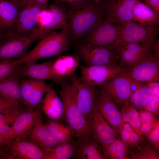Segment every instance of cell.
<instances>
[{"mask_svg":"<svg viewBox=\"0 0 159 159\" xmlns=\"http://www.w3.org/2000/svg\"><path fill=\"white\" fill-rule=\"evenodd\" d=\"M153 95L152 89L147 84H145L131 96L128 104L140 110L149 103Z\"/></svg>","mask_w":159,"mask_h":159,"instance_id":"4dcf8cb0","label":"cell"},{"mask_svg":"<svg viewBox=\"0 0 159 159\" xmlns=\"http://www.w3.org/2000/svg\"><path fill=\"white\" fill-rule=\"evenodd\" d=\"M139 112L141 124L155 122L158 121L155 115L150 112L141 110Z\"/></svg>","mask_w":159,"mask_h":159,"instance_id":"ab89813d","label":"cell"},{"mask_svg":"<svg viewBox=\"0 0 159 159\" xmlns=\"http://www.w3.org/2000/svg\"><path fill=\"white\" fill-rule=\"evenodd\" d=\"M87 121L90 135L102 147L117 139L114 130L94 106Z\"/></svg>","mask_w":159,"mask_h":159,"instance_id":"2e32d148","label":"cell"},{"mask_svg":"<svg viewBox=\"0 0 159 159\" xmlns=\"http://www.w3.org/2000/svg\"><path fill=\"white\" fill-rule=\"evenodd\" d=\"M143 0V1H145L147 0Z\"/></svg>","mask_w":159,"mask_h":159,"instance_id":"9f6ffc18","label":"cell"},{"mask_svg":"<svg viewBox=\"0 0 159 159\" xmlns=\"http://www.w3.org/2000/svg\"><path fill=\"white\" fill-rule=\"evenodd\" d=\"M57 3H66L68 4L75 5L81 3L86 0H55Z\"/></svg>","mask_w":159,"mask_h":159,"instance_id":"c3c4849f","label":"cell"},{"mask_svg":"<svg viewBox=\"0 0 159 159\" xmlns=\"http://www.w3.org/2000/svg\"><path fill=\"white\" fill-rule=\"evenodd\" d=\"M0 133L8 138L10 140L13 139V133L10 125L0 123Z\"/></svg>","mask_w":159,"mask_h":159,"instance_id":"7bdbcfd3","label":"cell"},{"mask_svg":"<svg viewBox=\"0 0 159 159\" xmlns=\"http://www.w3.org/2000/svg\"><path fill=\"white\" fill-rule=\"evenodd\" d=\"M130 83V87L131 96L135 93L139 88L144 85L143 83L135 80L128 77Z\"/></svg>","mask_w":159,"mask_h":159,"instance_id":"f6af8a7d","label":"cell"},{"mask_svg":"<svg viewBox=\"0 0 159 159\" xmlns=\"http://www.w3.org/2000/svg\"><path fill=\"white\" fill-rule=\"evenodd\" d=\"M147 139L151 144L159 150V123L149 133Z\"/></svg>","mask_w":159,"mask_h":159,"instance_id":"f35d334b","label":"cell"},{"mask_svg":"<svg viewBox=\"0 0 159 159\" xmlns=\"http://www.w3.org/2000/svg\"><path fill=\"white\" fill-rule=\"evenodd\" d=\"M76 145L75 159H107L102 146L90 135L79 138Z\"/></svg>","mask_w":159,"mask_h":159,"instance_id":"44dd1931","label":"cell"},{"mask_svg":"<svg viewBox=\"0 0 159 159\" xmlns=\"http://www.w3.org/2000/svg\"><path fill=\"white\" fill-rule=\"evenodd\" d=\"M18 3L19 10L16 21L12 29L9 31L19 35L30 36L38 28L41 12L49 7L43 6L35 0H21Z\"/></svg>","mask_w":159,"mask_h":159,"instance_id":"277c9868","label":"cell"},{"mask_svg":"<svg viewBox=\"0 0 159 159\" xmlns=\"http://www.w3.org/2000/svg\"><path fill=\"white\" fill-rule=\"evenodd\" d=\"M144 4L159 15V0H147Z\"/></svg>","mask_w":159,"mask_h":159,"instance_id":"bcb514c9","label":"cell"},{"mask_svg":"<svg viewBox=\"0 0 159 159\" xmlns=\"http://www.w3.org/2000/svg\"><path fill=\"white\" fill-rule=\"evenodd\" d=\"M94 106L109 123L117 136L120 135L123 122L121 112L108 95L99 87Z\"/></svg>","mask_w":159,"mask_h":159,"instance_id":"7c38bea8","label":"cell"},{"mask_svg":"<svg viewBox=\"0 0 159 159\" xmlns=\"http://www.w3.org/2000/svg\"><path fill=\"white\" fill-rule=\"evenodd\" d=\"M77 148L76 143L71 140L59 145L53 149L43 150L46 159H69L74 158Z\"/></svg>","mask_w":159,"mask_h":159,"instance_id":"f546056e","label":"cell"},{"mask_svg":"<svg viewBox=\"0 0 159 159\" xmlns=\"http://www.w3.org/2000/svg\"><path fill=\"white\" fill-rule=\"evenodd\" d=\"M40 115L34 110H24L11 126L13 133L12 140L22 138L31 130Z\"/></svg>","mask_w":159,"mask_h":159,"instance_id":"cb8c5ba5","label":"cell"},{"mask_svg":"<svg viewBox=\"0 0 159 159\" xmlns=\"http://www.w3.org/2000/svg\"><path fill=\"white\" fill-rule=\"evenodd\" d=\"M152 89L153 95L149 103L142 110L151 112L155 116L159 113V82L147 83Z\"/></svg>","mask_w":159,"mask_h":159,"instance_id":"e575fe53","label":"cell"},{"mask_svg":"<svg viewBox=\"0 0 159 159\" xmlns=\"http://www.w3.org/2000/svg\"><path fill=\"white\" fill-rule=\"evenodd\" d=\"M77 54L86 66L110 64L119 65L116 63L114 52L106 47L91 45L82 42L76 47Z\"/></svg>","mask_w":159,"mask_h":159,"instance_id":"30bf717a","label":"cell"},{"mask_svg":"<svg viewBox=\"0 0 159 159\" xmlns=\"http://www.w3.org/2000/svg\"><path fill=\"white\" fill-rule=\"evenodd\" d=\"M121 113L123 123L127 122L130 124L139 135L141 142L144 140L141 132V124L138 110L128 104L121 110Z\"/></svg>","mask_w":159,"mask_h":159,"instance_id":"836d02e7","label":"cell"},{"mask_svg":"<svg viewBox=\"0 0 159 159\" xmlns=\"http://www.w3.org/2000/svg\"><path fill=\"white\" fill-rule=\"evenodd\" d=\"M55 59H52L44 62L36 64L30 63L21 66L17 69L20 76L22 77L44 80H49L61 85L66 81L67 77H59L54 74L52 67Z\"/></svg>","mask_w":159,"mask_h":159,"instance_id":"d6986e66","label":"cell"},{"mask_svg":"<svg viewBox=\"0 0 159 159\" xmlns=\"http://www.w3.org/2000/svg\"><path fill=\"white\" fill-rule=\"evenodd\" d=\"M102 148L107 159H128L127 156L129 153V148L122 140L117 139Z\"/></svg>","mask_w":159,"mask_h":159,"instance_id":"1f68e13d","label":"cell"},{"mask_svg":"<svg viewBox=\"0 0 159 159\" xmlns=\"http://www.w3.org/2000/svg\"><path fill=\"white\" fill-rule=\"evenodd\" d=\"M20 66L16 59L0 60V81L13 74Z\"/></svg>","mask_w":159,"mask_h":159,"instance_id":"d590c367","label":"cell"},{"mask_svg":"<svg viewBox=\"0 0 159 159\" xmlns=\"http://www.w3.org/2000/svg\"><path fill=\"white\" fill-rule=\"evenodd\" d=\"M9 140L8 138L0 133V145H5Z\"/></svg>","mask_w":159,"mask_h":159,"instance_id":"681fc988","label":"cell"},{"mask_svg":"<svg viewBox=\"0 0 159 159\" xmlns=\"http://www.w3.org/2000/svg\"><path fill=\"white\" fill-rule=\"evenodd\" d=\"M138 0H105L100 2L105 20L121 25L132 21L133 10Z\"/></svg>","mask_w":159,"mask_h":159,"instance_id":"4fadbf2b","label":"cell"},{"mask_svg":"<svg viewBox=\"0 0 159 159\" xmlns=\"http://www.w3.org/2000/svg\"><path fill=\"white\" fill-rule=\"evenodd\" d=\"M158 123L159 120L155 122L141 124V132L142 136H144L147 138L149 133Z\"/></svg>","mask_w":159,"mask_h":159,"instance_id":"60d3db41","label":"cell"},{"mask_svg":"<svg viewBox=\"0 0 159 159\" xmlns=\"http://www.w3.org/2000/svg\"><path fill=\"white\" fill-rule=\"evenodd\" d=\"M48 9L50 13L48 21L32 35L38 39L43 35L53 30L67 29V21L64 8L57 4H53L50 5Z\"/></svg>","mask_w":159,"mask_h":159,"instance_id":"ffe728a7","label":"cell"},{"mask_svg":"<svg viewBox=\"0 0 159 159\" xmlns=\"http://www.w3.org/2000/svg\"><path fill=\"white\" fill-rule=\"evenodd\" d=\"M36 46L22 57L16 59L20 65L34 63L40 59L57 57L67 52L69 42L67 29L53 31L42 36Z\"/></svg>","mask_w":159,"mask_h":159,"instance_id":"7a4b0ae2","label":"cell"},{"mask_svg":"<svg viewBox=\"0 0 159 159\" xmlns=\"http://www.w3.org/2000/svg\"><path fill=\"white\" fill-rule=\"evenodd\" d=\"M29 141L43 150L53 149L59 145L39 116L29 131Z\"/></svg>","mask_w":159,"mask_h":159,"instance_id":"7402d4cb","label":"cell"},{"mask_svg":"<svg viewBox=\"0 0 159 159\" xmlns=\"http://www.w3.org/2000/svg\"><path fill=\"white\" fill-rule=\"evenodd\" d=\"M70 87L77 105L85 119L87 121L92 113L97 89L86 84L76 75L70 77Z\"/></svg>","mask_w":159,"mask_h":159,"instance_id":"9c48e42d","label":"cell"},{"mask_svg":"<svg viewBox=\"0 0 159 159\" xmlns=\"http://www.w3.org/2000/svg\"><path fill=\"white\" fill-rule=\"evenodd\" d=\"M4 32H3L0 31V39L3 35V34H4Z\"/></svg>","mask_w":159,"mask_h":159,"instance_id":"f5cc1de1","label":"cell"},{"mask_svg":"<svg viewBox=\"0 0 159 159\" xmlns=\"http://www.w3.org/2000/svg\"><path fill=\"white\" fill-rule=\"evenodd\" d=\"M97 4H100L102 0H93Z\"/></svg>","mask_w":159,"mask_h":159,"instance_id":"db71d44e","label":"cell"},{"mask_svg":"<svg viewBox=\"0 0 159 159\" xmlns=\"http://www.w3.org/2000/svg\"><path fill=\"white\" fill-rule=\"evenodd\" d=\"M132 13V21L142 25L153 26L159 23V15L140 0L136 3Z\"/></svg>","mask_w":159,"mask_h":159,"instance_id":"83f0119b","label":"cell"},{"mask_svg":"<svg viewBox=\"0 0 159 159\" xmlns=\"http://www.w3.org/2000/svg\"><path fill=\"white\" fill-rule=\"evenodd\" d=\"M158 32L157 26H145L132 20L129 21L120 25L118 40L114 46L136 43L152 47Z\"/></svg>","mask_w":159,"mask_h":159,"instance_id":"5b68a950","label":"cell"},{"mask_svg":"<svg viewBox=\"0 0 159 159\" xmlns=\"http://www.w3.org/2000/svg\"><path fill=\"white\" fill-rule=\"evenodd\" d=\"M111 49L114 52L121 67H130L151 56L152 48L136 43L116 45Z\"/></svg>","mask_w":159,"mask_h":159,"instance_id":"9a60e30c","label":"cell"},{"mask_svg":"<svg viewBox=\"0 0 159 159\" xmlns=\"http://www.w3.org/2000/svg\"><path fill=\"white\" fill-rule=\"evenodd\" d=\"M44 1H45V2L47 3V2L49 0H43Z\"/></svg>","mask_w":159,"mask_h":159,"instance_id":"11a10c76","label":"cell"},{"mask_svg":"<svg viewBox=\"0 0 159 159\" xmlns=\"http://www.w3.org/2000/svg\"><path fill=\"white\" fill-rule=\"evenodd\" d=\"M17 70L12 75L0 81V97L13 103H22L20 80Z\"/></svg>","mask_w":159,"mask_h":159,"instance_id":"603a6c76","label":"cell"},{"mask_svg":"<svg viewBox=\"0 0 159 159\" xmlns=\"http://www.w3.org/2000/svg\"><path fill=\"white\" fill-rule=\"evenodd\" d=\"M141 142L135 148H129V153L133 159H159V150L150 143Z\"/></svg>","mask_w":159,"mask_h":159,"instance_id":"d6a6232c","label":"cell"},{"mask_svg":"<svg viewBox=\"0 0 159 159\" xmlns=\"http://www.w3.org/2000/svg\"><path fill=\"white\" fill-rule=\"evenodd\" d=\"M99 87L121 110L128 104L131 97L130 83L128 77L120 73Z\"/></svg>","mask_w":159,"mask_h":159,"instance_id":"e0dca14e","label":"cell"},{"mask_svg":"<svg viewBox=\"0 0 159 159\" xmlns=\"http://www.w3.org/2000/svg\"><path fill=\"white\" fill-rule=\"evenodd\" d=\"M45 94L42 102L43 112L50 119L63 120L64 105L62 100L50 87H48Z\"/></svg>","mask_w":159,"mask_h":159,"instance_id":"d4e9b609","label":"cell"},{"mask_svg":"<svg viewBox=\"0 0 159 159\" xmlns=\"http://www.w3.org/2000/svg\"><path fill=\"white\" fill-rule=\"evenodd\" d=\"M134 130L128 122H126L123 123L120 136L122 140L127 145L128 148L130 142L131 135Z\"/></svg>","mask_w":159,"mask_h":159,"instance_id":"74e56055","label":"cell"},{"mask_svg":"<svg viewBox=\"0 0 159 159\" xmlns=\"http://www.w3.org/2000/svg\"><path fill=\"white\" fill-rule=\"evenodd\" d=\"M19 10L18 3L0 0V31L11 30L14 26Z\"/></svg>","mask_w":159,"mask_h":159,"instance_id":"4316f807","label":"cell"},{"mask_svg":"<svg viewBox=\"0 0 159 159\" xmlns=\"http://www.w3.org/2000/svg\"><path fill=\"white\" fill-rule=\"evenodd\" d=\"M5 145H0V159L4 158L5 150Z\"/></svg>","mask_w":159,"mask_h":159,"instance_id":"f907efd6","label":"cell"},{"mask_svg":"<svg viewBox=\"0 0 159 159\" xmlns=\"http://www.w3.org/2000/svg\"><path fill=\"white\" fill-rule=\"evenodd\" d=\"M80 58L77 54L74 55H60L54 59L52 67L53 74L56 76L67 77L74 74L79 65Z\"/></svg>","mask_w":159,"mask_h":159,"instance_id":"484cf974","label":"cell"},{"mask_svg":"<svg viewBox=\"0 0 159 159\" xmlns=\"http://www.w3.org/2000/svg\"><path fill=\"white\" fill-rule=\"evenodd\" d=\"M64 8L68 38L74 41L81 39L103 19L104 12L101 3L97 4L93 0L68 4Z\"/></svg>","mask_w":159,"mask_h":159,"instance_id":"6da1fadb","label":"cell"},{"mask_svg":"<svg viewBox=\"0 0 159 159\" xmlns=\"http://www.w3.org/2000/svg\"><path fill=\"white\" fill-rule=\"evenodd\" d=\"M61 86L60 92L64 105L63 120L70 129L72 136L79 139L89 136L87 121L77 105L70 84L66 81Z\"/></svg>","mask_w":159,"mask_h":159,"instance_id":"3957f363","label":"cell"},{"mask_svg":"<svg viewBox=\"0 0 159 159\" xmlns=\"http://www.w3.org/2000/svg\"><path fill=\"white\" fill-rule=\"evenodd\" d=\"M4 159H46L41 148L22 138L9 140L5 145Z\"/></svg>","mask_w":159,"mask_h":159,"instance_id":"5bb4252c","label":"cell"},{"mask_svg":"<svg viewBox=\"0 0 159 159\" xmlns=\"http://www.w3.org/2000/svg\"><path fill=\"white\" fill-rule=\"evenodd\" d=\"M121 75L142 83L159 81V57H148L131 66L123 67Z\"/></svg>","mask_w":159,"mask_h":159,"instance_id":"ba28073f","label":"cell"},{"mask_svg":"<svg viewBox=\"0 0 159 159\" xmlns=\"http://www.w3.org/2000/svg\"><path fill=\"white\" fill-rule=\"evenodd\" d=\"M19 106L20 105L11 103L0 97V114L6 111Z\"/></svg>","mask_w":159,"mask_h":159,"instance_id":"b9f144b4","label":"cell"},{"mask_svg":"<svg viewBox=\"0 0 159 159\" xmlns=\"http://www.w3.org/2000/svg\"><path fill=\"white\" fill-rule=\"evenodd\" d=\"M14 3H18L21 0H5Z\"/></svg>","mask_w":159,"mask_h":159,"instance_id":"816d5d0a","label":"cell"},{"mask_svg":"<svg viewBox=\"0 0 159 159\" xmlns=\"http://www.w3.org/2000/svg\"><path fill=\"white\" fill-rule=\"evenodd\" d=\"M6 32L0 39V60L18 59L23 57L30 46L38 39L32 35L23 36L10 31Z\"/></svg>","mask_w":159,"mask_h":159,"instance_id":"8992f818","label":"cell"},{"mask_svg":"<svg viewBox=\"0 0 159 159\" xmlns=\"http://www.w3.org/2000/svg\"><path fill=\"white\" fill-rule=\"evenodd\" d=\"M49 86L44 80L21 78L20 87L22 103L32 110L42 102Z\"/></svg>","mask_w":159,"mask_h":159,"instance_id":"ac0fdd59","label":"cell"},{"mask_svg":"<svg viewBox=\"0 0 159 159\" xmlns=\"http://www.w3.org/2000/svg\"><path fill=\"white\" fill-rule=\"evenodd\" d=\"M80 65L81 76L80 78L85 84L100 86L122 72L120 66L110 64L91 66Z\"/></svg>","mask_w":159,"mask_h":159,"instance_id":"8fae6325","label":"cell"},{"mask_svg":"<svg viewBox=\"0 0 159 159\" xmlns=\"http://www.w3.org/2000/svg\"><path fill=\"white\" fill-rule=\"evenodd\" d=\"M24 110L19 106L1 113L0 114V123L12 125L17 117Z\"/></svg>","mask_w":159,"mask_h":159,"instance_id":"8d00e7d4","label":"cell"},{"mask_svg":"<svg viewBox=\"0 0 159 159\" xmlns=\"http://www.w3.org/2000/svg\"><path fill=\"white\" fill-rule=\"evenodd\" d=\"M141 140L138 134L134 130L132 132L130 137V142L129 145V148H135L139 145Z\"/></svg>","mask_w":159,"mask_h":159,"instance_id":"ee69618b","label":"cell"},{"mask_svg":"<svg viewBox=\"0 0 159 159\" xmlns=\"http://www.w3.org/2000/svg\"><path fill=\"white\" fill-rule=\"evenodd\" d=\"M44 125L59 145L72 140V132L67 125L50 118Z\"/></svg>","mask_w":159,"mask_h":159,"instance_id":"f1b7e54d","label":"cell"},{"mask_svg":"<svg viewBox=\"0 0 159 159\" xmlns=\"http://www.w3.org/2000/svg\"><path fill=\"white\" fill-rule=\"evenodd\" d=\"M115 24L102 19L80 39L81 42L111 49L117 44L119 38L120 25Z\"/></svg>","mask_w":159,"mask_h":159,"instance_id":"52a82bcc","label":"cell"},{"mask_svg":"<svg viewBox=\"0 0 159 159\" xmlns=\"http://www.w3.org/2000/svg\"><path fill=\"white\" fill-rule=\"evenodd\" d=\"M152 50L154 52V56L159 57V39L155 40L152 46Z\"/></svg>","mask_w":159,"mask_h":159,"instance_id":"7dc6e473","label":"cell"}]
</instances>
